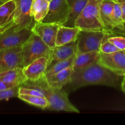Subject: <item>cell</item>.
<instances>
[{"label":"cell","instance_id":"1","mask_svg":"<svg viewBox=\"0 0 125 125\" xmlns=\"http://www.w3.org/2000/svg\"><path fill=\"white\" fill-rule=\"evenodd\" d=\"M120 76L98 62L84 69L73 72L70 81L66 85L68 91H74L90 85H105L117 87Z\"/></svg>","mask_w":125,"mask_h":125},{"label":"cell","instance_id":"2","mask_svg":"<svg viewBox=\"0 0 125 125\" xmlns=\"http://www.w3.org/2000/svg\"><path fill=\"white\" fill-rule=\"evenodd\" d=\"M103 0H89L75 23V27L81 30L100 31L107 33L100 13Z\"/></svg>","mask_w":125,"mask_h":125},{"label":"cell","instance_id":"3","mask_svg":"<svg viewBox=\"0 0 125 125\" xmlns=\"http://www.w3.org/2000/svg\"><path fill=\"white\" fill-rule=\"evenodd\" d=\"M24 67L40 57L50 59L52 49L35 33L32 32L29 39L22 46Z\"/></svg>","mask_w":125,"mask_h":125},{"label":"cell","instance_id":"4","mask_svg":"<svg viewBox=\"0 0 125 125\" xmlns=\"http://www.w3.org/2000/svg\"><path fill=\"white\" fill-rule=\"evenodd\" d=\"M32 32V28H20L15 23L11 28L0 34V51L22 46Z\"/></svg>","mask_w":125,"mask_h":125},{"label":"cell","instance_id":"5","mask_svg":"<svg viewBox=\"0 0 125 125\" xmlns=\"http://www.w3.org/2000/svg\"><path fill=\"white\" fill-rule=\"evenodd\" d=\"M107 35L108 34L100 31L81 30L76 40V54L92 51L100 52V46Z\"/></svg>","mask_w":125,"mask_h":125},{"label":"cell","instance_id":"6","mask_svg":"<svg viewBox=\"0 0 125 125\" xmlns=\"http://www.w3.org/2000/svg\"><path fill=\"white\" fill-rule=\"evenodd\" d=\"M45 97L48 101L47 109L74 113L80 112L76 107L71 103L67 92L63 89L54 88L49 85Z\"/></svg>","mask_w":125,"mask_h":125},{"label":"cell","instance_id":"7","mask_svg":"<svg viewBox=\"0 0 125 125\" xmlns=\"http://www.w3.org/2000/svg\"><path fill=\"white\" fill-rule=\"evenodd\" d=\"M68 13L69 6L67 0H51L48 12L42 22L63 25L67 21Z\"/></svg>","mask_w":125,"mask_h":125},{"label":"cell","instance_id":"8","mask_svg":"<svg viewBox=\"0 0 125 125\" xmlns=\"http://www.w3.org/2000/svg\"><path fill=\"white\" fill-rule=\"evenodd\" d=\"M16 9L13 15V21L20 28H31L35 21L31 13L33 0H14Z\"/></svg>","mask_w":125,"mask_h":125},{"label":"cell","instance_id":"9","mask_svg":"<svg viewBox=\"0 0 125 125\" xmlns=\"http://www.w3.org/2000/svg\"><path fill=\"white\" fill-rule=\"evenodd\" d=\"M22 46L0 51V72L15 68H23Z\"/></svg>","mask_w":125,"mask_h":125},{"label":"cell","instance_id":"10","mask_svg":"<svg viewBox=\"0 0 125 125\" xmlns=\"http://www.w3.org/2000/svg\"><path fill=\"white\" fill-rule=\"evenodd\" d=\"M97 62L120 76H125V54L123 50L111 54L100 52Z\"/></svg>","mask_w":125,"mask_h":125},{"label":"cell","instance_id":"11","mask_svg":"<svg viewBox=\"0 0 125 125\" xmlns=\"http://www.w3.org/2000/svg\"><path fill=\"white\" fill-rule=\"evenodd\" d=\"M59 26L53 23L35 22L32 27V32L39 35L51 49H53L56 47V36Z\"/></svg>","mask_w":125,"mask_h":125},{"label":"cell","instance_id":"12","mask_svg":"<svg viewBox=\"0 0 125 125\" xmlns=\"http://www.w3.org/2000/svg\"><path fill=\"white\" fill-rule=\"evenodd\" d=\"M77 52L76 41L56 46L52 49L51 56L48 60V68L59 61L67 59L75 56Z\"/></svg>","mask_w":125,"mask_h":125},{"label":"cell","instance_id":"13","mask_svg":"<svg viewBox=\"0 0 125 125\" xmlns=\"http://www.w3.org/2000/svg\"><path fill=\"white\" fill-rule=\"evenodd\" d=\"M48 66V59L43 57L35 60L23 68V72L27 79L35 81L46 76Z\"/></svg>","mask_w":125,"mask_h":125},{"label":"cell","instance_id":"14","mask_svg":"<svg viewBox=\"0 0 125 125\" xmlns=\"http://www.w3.org/2000/svg\"><path fill=\"white\" fill-rule=\"evenodd\" d=\"M100 52L99 51L76 54L72 65L73 72L84 69L93 63L97 62L100 58Z\"/></svg>","mask_w":125,"mask_h":125},{"label":"cell","instance_id":"15","mask_svg":"<svg viewBox=\"0 0 125 125\" xmlns=\"http://www.w3.org/2000/svg\"><path fill=\"white\" fill-rule=\"evenodd\" d=\"M81 31L77 27L71 28L63 25L59 26L56 36V46L76 41L78 34Z\"/></svg>","mask_w":125,"mask_h":125},{"label":"cell","instance_id":"16","mask_svg":"<svg viewBox=\"0 0 125 125\" xmlns=\"http://www.w3.org/2000/svg\"><path fill=\"white\" fill-rule=\"evenodd\" d=\"M115 1L114 0H103L100 7V13L105 29L107 34H112V31L114 28L112 21V13Z\"/></svg>","mask_w":125,"mask_h":125},{"label":"cell","instance_id":"17","mask_svg":"<svg viewBox=\"0 0 125 125\" xmlns=\"http://www.w3.org/2000/svg\"><path fill=\"white\" fill-rule=\"evenodd\" d=\"M89 0H67L69 6V13L67 21L63 26L73 28L75 23L83 9L87 4Z\"/></svg>","mask_w":125,"mask_h":125},{"label":"cell","instance_id":"18","mask_svg":"<svg viewBox=\"0 0 125 125\" xmlns=\"http://www.w3.org/2000/svg\"><path fill=\"white\" fill-rule=\"evenodd\" d=\"M73 73V68L70 67L46 78L49 85L51 87L57 89H63V87L66 86L70 81Z\"/></svg>","mask_w":125,"mask_h":125},{"label":"cell","instance_id":"19","mask_svg":"<svg viewBox=\"0 0 125 125\" xmlns=\"http://www.w3.org/2000/svg\"><path fill=\"white\" fill-rule=\"evenodd\" d=\"M28 80L23 72V68H15L0 72V81L17 85H21Z\"/></svg>","mask_w":125,"mask_h":125},{"label":"cell","instance_id":"20","mask_svg":"<svg viewBox=\"0 0 125 125\" xmlns=\"http://www.w3.org/2000/svg\"><path fill=\"white\" fill-rule=\"evenodd\" d=\"M50 7L48 0H33L31 13L35 22H42L47 15Z\"/></svg>","mask_w":125,"mask_h":125},{"label":"cell","instance_id":"21","mask_svg":"<svg viewBox=\"0 0 125 125\" xmlns=\"http://www.w3.org/2000/svg\"><path fill=\"white\" fill-rule=\"evenodd\" d=\"M16 4L14 0H9L0 5V27H3L13 19Z\"/></svg>","mask_w":125,"mask_h":125},{"label":"cell","instance_id":"22","mask_svg":"<svg viewBox=\"0 0 125 125\" xmlns=\"http://www.w3.org/2000/svg\"><path fill=\"white\" fill-rule=\"evenodd\" d=\"M18 98L29 104L32 105L42 109H47L48 106V101L46 97L19 94Z\"/></svg>","mask_w":125,"mask_h":125},{"label":"cell","instance_id":"23","mask_svg":"<svg viewBox=\"0 0 125 125\" xmlns=\"http://www.w3.org/2000/svg\"><path fill=\"white\" fill-rule=\"evenodd\" d=\"M75 56H73L69 59H67L59 61V62L54 64L52 66H51V67L48 68L46 72V77H48L52 74L57 73L63 70L66 69L68 67H72Z\"/></svg>","mask_w":125,"mask_h":125},{"label":"cell","instance_id":"24","mask_svg":"<svg viewBox=\"0 0 125 125\" xmlns=\"http://www.w3.org/2000/svg\"><path fill=\"white\" fill-rule=\"evenodd\" d=\"M112 21H113L114 28L120 24L123 21V10H122L121 4L115 1L113 13H112Z\"/></svg>","mask_w":125,"mask_h":125},{"label":"cell","instance_id":"25","mask_svg":"<svg viewBox=\"0 0 125 125\" xmlns=\"http://www.w3.org/2000/svg\"><path fill=\"white\" fill-rule=\"evenodd\" d=\"M110 35H112L108 34V35H106V37L104 38L103 41L101 46H100V52H102V53L111 54L115 52H117V51H118L120 50H119L118 48L116 47L113 43L110 42L107 40V38H108Z\"/></svg>","mask_w":125,"mask_h":125},{"label":"cell","instance_id":"26","mask_svg":"<svg viewBox=\"0 0 125 125\" xmlns=\"http://www.w3.org/2000/svg\"><path fill=\"white\" fill-rule=\"evenodd\" d=\"M20 86H16L8 90L0 91V101L1 100H8L9 99L14 97H18V90Z\"/></svg>","mask_w":125,"mask_h":125},{"label":"cell","instance_id":"27","mask_svg":"<svg viewBox=\"0 0 125 125\" xmlns=\"http://www.w3.org/2000/svg\"><path fill=\"white\" fill-rule=\"evenodd\" d=\"M107 40L113 43L116 47L118 48L120 50H125V37L123 35H118V36H112L110 35Z\"/></svg>","mask_w":125,"mask_h":125},{"label":"cell","instance_id":"28","mask_svg":"<svg viewBox=\"0 0 125 125\" xmlns=\"http://www.w3.org/2000/svg\"><path fill=\"white\" fill-rule=\"evenodd\" d=\"M18 94L21 95H34V96H39L45 97L46 95L44 92L40 91V90H37L34 89H31V88H26L24 87L20 86Z\"/></svg>","mask_w":125,"mask_h":125},{"label":"cell","instance_id":"29","mask_svg":"<svg viewBox=\"0 0 125 125\" xmlns=\"http://www.w3.org/2000/svg\"><path fill=\"white\" fill-rule=\"evenodd\" d=\"M112 34H118L125 37V20L123 21L120 24L114 28Z\"/></svg>","mask_w":125,"mask_h":125},{"label":"cell","instance_id":"30","mask_svg":"<svg viewBox=\"0 0 125 125\" xmlns=\"http://www.w3.org/2000/svg\"><path fill=\"white\" fill-rule=\"evenodd\" d=\"M16 86H19L17 85L14 84H11V83H6L2 81H0V91H4V90H8V89H12Z\"/></svg>","mask_w":125,"mask_h":125},{"label":"cell","instance_id":"31","mask_svg":"<svg viewBox=\"0 0 125 125\" xmlns=\"http://www.w3.org/2000/svg\"><path fill=\"white\" fill-rule=\"evenodd\" d=\"M14 24H15V23H14V21H13V19L12 21H10L9 23H7L6 25H5L4 26L1 27V28L0 27V34H2V32H4V31H6L8 29H9L10 28H11V27H12Z\"/></svg>","mask_w":125,"mask_h":125},{"label":"cell","instance_id":"32","mask_svg":"<svg viewBox=\"0 0 125 125\" xmlns=\"http://www.w3.org/2000/svg\"><path fill=\"white\" fill-rule=\"evenodd\" d=\"M121 4V6L122 7V10H123V21L125 20V2H120Z\"/></svg>","mask_w":125,"mask_h":125},{"label":"cell","instance_id":"33","mask_svg":"<svg viewBox=\"0 0 125 125\" xmlns=\"http://www.w3.org/2000/svg\"><path fill=\"white\" fill-rule=\"evenodd\" d=\"M121 89L123 90V92L125 93V77H123V79L121 84Z\"/></svg>","mask_w":125,"mask_h":125},{"label":"cell","instance_id":"34","mask_svg":"<svg viewBox=\"0 0 125 125\" xmlns=\"http://www.w3.org/2000/svg\"><path fill=\"white\" fill-rule=\"evenodd\" d=\"M9 1V0H0V5L5 3V2H6L7 1Z\"/></svg>","mask_w":125,"mask_h":125},{"label":"cell","instance_id":"35","mask_svg":"<svg viewBox=\"0 0 125 125\" xmlns=\"http://www.w3.org/2000/svg\"><path fill=\"white\" fill-rule=\"evenodd\" d=\"M114 1L118 2H125V0H114Z\"/></svg>","mask_w":125,"mask_h":125},{"label":"cell","instance_id":"36","mask_svg":"<svg viewBox=\"0 0 125 125\" xmlns=\"http://www.w3.org/2000/svg\"><path fill=\"white\" fill-rule=\"evenodd\" d=\"M123 51H124V52H125V50H123Z\"/></svg>","mask_w":125,"mask_h":125},{"label":"cell","instance_id":"37","mask_svg":"<svg viewBox=\"0 0 125 125\" xmlns=\"http://www.w3.org/2000/svg\"><path fill=\"white\" fill-rule=\"evenodd\" d=\"M48 1H51V0H48Z\"/></svg>","mask_w":125,"mask_h":125},{"label":"cell","instance_id":"38","mask_svg":"<svg viewBox=\"0 0 125 125\" xmlns=\"http://www.w3.org/2000/svg\"><path fill=\"white\" fill-rule=\"evenodd\" d=\"M123 77H125V76H123Z\"/></svg>","mask_w":125,"mask_h":125}]
</instances>
